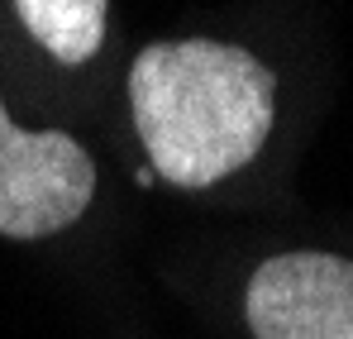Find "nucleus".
Wrapping results in <instances>:
<instances>
[{
	"label": "nucleus",
	"instance_id": "1",
	"mask_svg": "<svg viewBox=\"0 0 353 339\" xmlns=\"http://www.w3.org/2000/svg\"><path fill=\"white\" fill-rule=\"evenodd\" d=\"M129 115L158 177L201 191L258 158L277 119V77L225 39H163L129 62Z\"/></svg>",
	"mask_w": 353,
	"mask_h": 339
},
{
	"label": "nucleus",
	"instance_id": "2",
	"mask_svg": "<svg viewBox=\"0 0 353 339\" xmlns=\"http://www.w3.org/2000/svg\"><path fill=\"white\" fill-rule=\"evenodd\" d=\"M96 201V163L62 129H24L0 101V234L48 239Z\"/></svg>",
	"mask_w": 353,
	"mask_h": 339
},
{
	"label": "nucleus",
	"instance_id": "3",
	"mask_svg": "<svg viewBox=\"0 0 353 339\" xmlns=\"http://www.w3.org/2000/svg\"><path fill=\"white\" fill-rule=\"evenodd\" d=\"M253 339H353V258L292 249L258 263L243 291Z\"/></svg>",
	"mask_w": 353,
	"mask_h": 339
},
{
	"label": "nucleus",
	"instance_id": "4",
	"mask_svg": "<svg viewBox=\"0 0 353 339\" xmlns=\"http://www.w3.org/2000/svg\"><path fill=\"white\" fill-rule=\"evenodd\" d=\"M14 14H19L24 34L53 62L81 67L105 43L110 0H14Z\"/></svg>",
	"mask_w": 353,
	"mask_h": 339
}]
</instances>
